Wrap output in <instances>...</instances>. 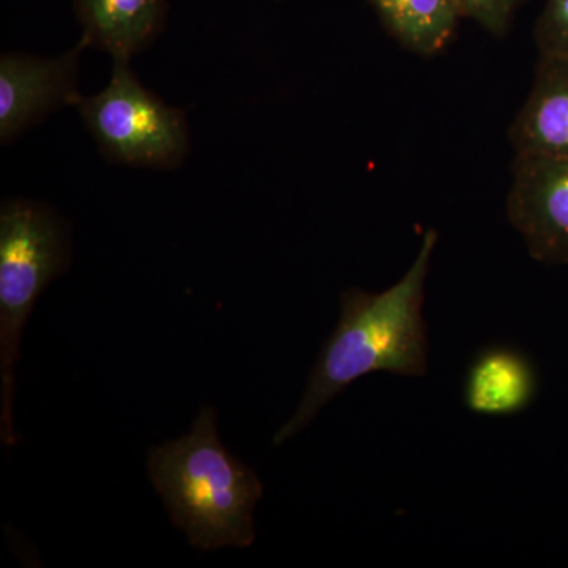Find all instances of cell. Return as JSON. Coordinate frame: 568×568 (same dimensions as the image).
Segmentation results:
<instances>
[{"instance_id":"6da1fadb","label":"cell","mask_w":568,"mask_h":568,"mask_svg":"<svg viewBox=\"0 0 568 568\" xmlns=\"http://www.w3.org/2000/svg\"><path fill=\"white\" fill-rule=\"evenodd\" d=\"M437 241L436 231H426L414 263L383 293L347 290L342 294L338 324L321 349L301 405L276 432L275 447L312 424L332 398L361 377L372 373L426 375L425 284Z\"/></svg>"},{"instance_id":"7a4b0ae2","label":"cell","mask_w":568,"mask_h":568,"mask_svg":"<svg viewBox=\"0 0 568 568\" xmlns=\"http://www.w3.org/2000/svg\"><path fill=\"white\" fill-rule=\"evenodd\" d=\"M149 474L174 526L201 551L253 544L263 484L223 447L216 414L203 407L189 435L152 448Z\"/></svg>"},{"instance_id":"3957f363","label":"cell","mask_w":568,"mask_h":568,"mask_svg":"<svg viewBox=\"0 0 568 568\" xmlns=\"http://www.w3.org/2000/svg\"><path fill=\"white\" fill-rule=\"evenodd\" d=\"M69 224L51 205L28 197H7L0 205V436L13 446L14 364L22 327L37 298L69 267Z\"/></svg>"},{"instance_id":"277c9868","label":"cell","mask_w":568,"mask_h":568,"mask_svg":"<svg viewBox=\"0 0 568 568\" xmlns=\"http://www.w3.org/2000/svg\"><path fill=\"white\" fill-rule=\"evenodd\" d=\"M132 61H112L106 88L77 104L85 130L106 162L173 171L190 152L185 111L170 106L141 84Z\"/></svg>"},{"instance_id":"5b68a950","label":"cell","mask_w":568,"mask_h":568,"mask_svg":"<svg viewBox=\"0 0 568 568\" xmlns=\"http://www.w3.org/2000/svg\"><path fill=\"white\" fill-rule=\"evenodd\" d=\"M80 41L71 50L54 55L6 52L0 58V142L13 144L54 112L77 106L82 99L78 74Z\"/></svg>"},{"instance_id":"8992f818","label":"cell","mask_w":568,"mask_h":568,"mask_svg":"<svg viewBox=\"0 0 568 568\" xmlns=\"http://www.w3.org/2000/svg\"><path fill=\"white\" fill-rule=\"evenodd\" d=\"M507 216L534 260L568 265V156L515 155Z\"/></svg>"},{"instance_id":"52a82bcc","label":"cell","mask_w":568,"mask_h":568,"mask_svg":"<svg viewBox=\"0 0 568 568\" xmlns=\"http://www.w3.org/2000/svg\"><path fill=\"white\" fill-rule=\"evenodd\" d=\"M508 138L515 155L568 156V55H540Z\"/></svg>"},{"instance_id":"ba28073f","label":"cell","mask_w":568,"mask_h":568,"mask_svg":"<svg viewBox=\"0 0 568 568\" xmlns=\"http://www.w3.org/2000/svg\"><path fill=\"white\" fill-rule=\"evenodd\" d=\"M82 47L132 61L163 32L166 0H74Z\"/></svg>"},{"instance_id":"9c48e42d","label":"cell","mask_w":568,"mask_h":568,"mask_svg":"<svg viewBox=\"0 0 568 568\" xmlns=\"http://www.w3.org/2000/svg\"><path fill=\"white\" fill-rule=\"evenodd\" d=\"M536 390V373L528 358L506 347H497L485 351L470 365L465 399L473 413L511 416L532 403Z\"/></svg>"},{"instance_id":"30bf717a","label":"cell","mask_w":568,"mask_h":568,"mask_svg":"<svg viewBox=\"0 0 568 568\" xmlns=\"http://www.w3.org/2000/svg\"><path fill=\"white\" fill-rule=\"evenodd\" d=\"M384 29L414 54L436 55L457 32L462 13L455 0H368Z\"/></svg>"},{"instance_id":"8fae6325","label":"cell","mask_w":568,"mask_h":568,"mask_svg":"<svg viewBox=\"0 0 568 568\" xmlns=\"http://www.w3.org/2000/svg\"><path fill=\"white\" fill-rule=\"evenodd\" d=\"M534 37L538 54L568 55V0H545Z\"/></svg>"},{"instance_id":"7c38bea8","label":"cell","mask_w":568,"mask_h":568,"mask_svg":"<svg viewBox=\"0 0 568 568\" xmlns=\"http://www.w3.org/2000/svg\"><path fill=\"white\" fill-rule=\"evenodd\" d=\"M455 2L463 18L477 22L491 36L504 37L510 29L523 0H455Z\"/></svg>"}]
</instances>
